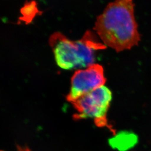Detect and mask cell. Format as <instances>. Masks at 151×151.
Masks as SVG:
<instances>
[{"label": "cell", "instance_id": "6da1fadb", "mask_svg": "<svg viewBox=\"0 0 151 151\" xmlns=\"http://www.w3.org/2000/svg\"><path fill=\"white\" fill-rule=\"evenodd\" d=\"M94 29L106 47L117 52L138 45L140 35L133 0H115L109 3L97 17Z\"/></svg>", "mask_w": 151, "mask_h": 151}, {"label": "cell", "instance_id": "3957f363", "mask_svg": "<svg viewBox=\"0 0 151 151\" xmlns=\"http://www.w3.org/2000/svg\"><path fill=\"white\" fill-rule=\"evenodd\" d=\"M112 92L103 86L71 102L77 113L73 115L75 120L92 118L97 126L106 127L114 134L115 132L108 122L107 113L112 100Z\"/></svg>", "mask_w": 151, "mask_h": 151}, {"label": "cell", "instance_id": "5b68a950", "mask_svg": "<svg viewBox=\"0 0 151 151\" xmlns=\"http://www.w3.org/2000/svg\"><path fill=\"white\" fill-rule=\"evenodd\" d=\"M20 16L18 19L17 24L19 25L24 24L29 25L32 23L37 16L43 14V12L40 10L38 3L35 0H26L23 6L20 10Z\"/></svg>", "mask_w": 151, "mask_h": 151}, {"label": "cell", "instance_id": "8992f818", "mask_svg": "<svg viewBox=\"0 0 151 151\" xmlns=\"http://www.w3.org/2000/svg\"><path fill=\"white\" fill-rule=\"evenodd\" d=\"M109 144L112 147L119 150L131 148L138 142V137L136 134L128 131H122L115 134L113 138L109 140Z\"/></svg>", "mask_w": 151, "mask_h": 151}, {"label": "cell", "instance_id": "52a82bcc", "mask_svg": "<svg viewBox=\"0 0 151 151\" xmlns=\"http://www.w3.org/2000/svg\"><path fill=\"white\" fill-rule=\"evenodd\" d=\"M17 151H32L31 149L27 146L17 145Z\"/></svg>", "mask_w": 151, "mask_h": 151}, {"label": "cell", "instance_id": "7a4b0ae2", "mask_svg": "<svg viewBox=\"0 0 151 151\" xmlns=\"http://www.w3.org/2000/svg\"><path fill=\"white\" fill-rule=\"evenodd\" d=\"M100 40L90 31H86L81 38L75 41L61 32H55L50 37L49 44L57 65L63 69L71 70L94 64L97 52L106 48Z\"/></svg>", "mask_w": 151, "mask_h": 151}, {"label": "cell", "instance_id": "ba28073f", "mask_svg": "<svg viewBox=\"0 0 151 151\" xmlns=\"http://www.w3.org/2000/svg\"><path fill=\"white\" fill-rule=\"evenodd\" d=\"M0 151H1V150H0Z\"/></svg>", "mask_w": 151, "mask_h": 151}, {"label": "cell", "instance_id": "277c9868", "mask_svg": "<svg viewBox=\"0 0 151 151\" xmlns=\"http://www.w3.org/2000/svg\"><path fill=\"white\" fill-rule=\"evenodd\" d=\"M104 70L99 64H92L76 72L72 77L71 87L66 100L72 102L93 90L104 86L106 82Z\"/></svg>", "mask_w": 151, "mask_h": 151}]
</instances>
